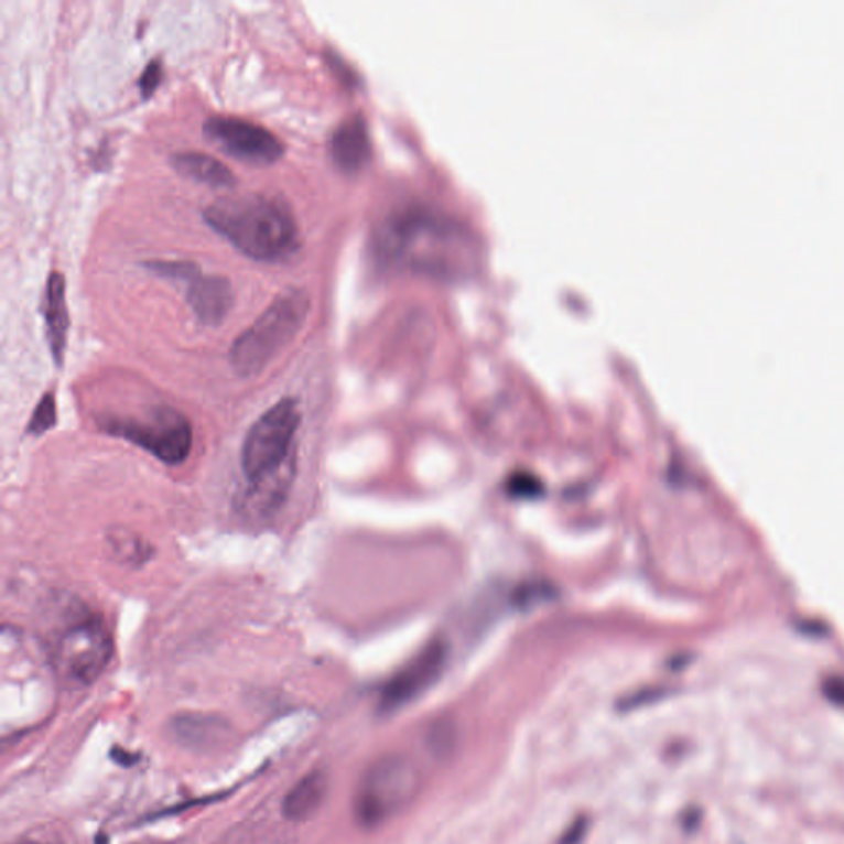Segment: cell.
Here are the masks:
<instances>
[{
    "label": "cell",
    "mask_w": 844,
    "mask_h": 844,
    "mask_svg": "<svg viewBox=\"0 0 844 844\" xmlns=\"http://www.w3.org/2000/svg\"><path fill=\"white\" fill-rule=\"evenodd\" d=\"M371 246L380 264L432 278H468L480 266L478 236L451 213L425 204L388 213L375 228Z\"/></svg>",
    "instance_id": "6da1fadb"
},
{
    "label": "cell",
    "mask_w": 844,
    "mask_h": 844,
    "mask_svg": "<svg viewBox=\"0 0 844 844\" xmlns=\"http://www.w3.org/2000/svg\"><path fill=\"white\" fill-rule=\"evenodd\" d=\"M204 216L218 235L255 261H284L299 249L294 216L278 198L262 194L226 197L212 204Z\"/></svg>",
    "instance_id": "7a4b0ae2"
},
{
    "label": "cell",
    "mask_w": 844,
    "mask_h": 844,
    "mask_svg": "<svg viewBox=\"0 0 844 844\" xmlns=\"http://www.w3.org/2000/svg\"><path fill=\"white\" fill-rule=\"evenodd\" d=\"M311 301L302 289H285L264 314L242 332L229 350V364L242 378L261 374L301 331L307 318Z\"/></svg>",
    "instance_id": "3957f363"
},
{
    "label": "cell",
    "mask_w": 844,
    "mask_h": 844,
    "mask_svg": "<svg viewBox=\"0 0 844 844\" xmlns=\"http://www.w3.org/2000/svg\"><path fill=\"white\" fill-rule=\"evenodd\" d=\"M420 789V772L403 754H388L368 767L355 793V816L365 829H377L403 812Z\"/></svg>",
    "instance_id": "277c9868"
},
{
    "label": "cell",
    "mask_w": 844,
    "mask_h": 844,
    "mask_svg": "<svg viewBox=\"0 0 844 844\" xmlns=\"http://www.w3.org/2000/svg\"><path fill=\"white\" fill-rule=\"evenodd\" d=\"M98 424L106 434L138 445L165 465L184 464L194 445L191 421L171 407L154 408L139 418L105 416Z\"/></svg>",
    "instance_id": "5b68a950"
},
{
    "label": "cell",
    "mask_w": 844,
    "mask_h": 844,
    "mask_svg": "<svg viewBox=\"0 0 844 844\" xmlns=\"http://www.w3.org/2000/svg\"><path fill=\"white\" fill-rule=\"evenodd\" d=\"M115 654V640L105 620L86 614L56 638L53 667L68 686H91L108 668Z\"/></svg>",
    "instance_id": "8992f818"
},
{
    "label": "cell",
    "mask_w": 844,
    "mask_h": 844,
    "mask_svg": "<svg viewBox=\"0 0 844 844\" xmlns=\"http://www.w3.org/2000/svg\"><path fill=\"white\" fill-rule=\"evenodd\" d=\"M301 421V410L294 398H282L256 420L241 447V468L248 481L275 470L294 457L292 444Z\"/></svg>",
    "instance_id": "52a82bcc"
},
{
    "label": "cell",
    "mask_w": 844,
    "mask_h": 844,
    "mask_svg": "<svg viewBox=\"0 0 844 844\" xmlns=\"http://www.w3.org/2000/svg\"><path fill=\"white\" fill-rule=\"evenodd\" d=\"M204 134L216 148L248 164H274L284 154L281 139L245 119L213 116L205 122Z\"/></svg>",
    "instance_id": "ba28073f"
},
{
    "label": "cell",
    "mask_w": 844,
    "mask_h": 844,
    "mask_svg": "<svg viewBox=\"0 0 844 844\" xmlns=\"http://www.w3.org/2000/svg\"><path fill=\"white\" fill-rule=\"evenodd\" d=\"M447 661V645L434 640L404 664L387 684L380 696L381 713H393L413 703L441 678Z\"/></svg>",
    "instance_id": "9c48e42d"
},
{
    "label": "cell",
    "mask_w": 844,
    "mask_h": 844,
    "mask_svg": "<svg viewBox=\"0 0 844 844\" xmlns=\"http://www.w3.org/2000/svg\"><path fill=\"white\" fill-rule=\"evenodd\" d=\"M295 470L297 465H295L294 455L275 470L248 481V488L239 504L241 513L255 520L272 517L288 498L289 490L294 484Z\"/></svg>",
    "instance_id": "30bf717a"
},
{
    "label": "cell",
    "mask_w": 844,
    "mask_h": 844,
    "mask_svg": "<svg viewBox=\"0 0 844 844\" xmlns=\"http://www.w3.org/2000/svg\"><path fill=\"white\" fill-rule=\"evenodd\" d=\"M187 284V301L198 321L208 327L221 324L235 305V292L228 279L201 272Z\"/></svg>",
    "instance_id": "8fae6325"
},
{
    "label": "cell",
    "mask_w": 844,
    "mask_h": 844,
    "mask_svg": "<svg viewBox=\"0 0 844 844\" xmlns=\"http://www.w3.org/2000/svg\"><path fill=\"white\" fill-rule=\"evenodd\" d=\"M370 132L364 116H350L332 132V161L340 171H360L370 159Z\"/></svg>",
    "instance_id": "7c38bea8"
},
{
    "label": "cell",
    "mask_w": 844,
    "mask_h": 844,
    "mask_svg": "<svg viewBox=\"0 0 844 844\" xmlns=\"http://www.w3.org/2000/svg\"><path fill=\"white\" fill-rule=\"evenodd\" d=\"M43 315H45L50 351L55 364L62 367L66 340H68L69 317L68 307H66L65 278L59 272H52L46 282Z\"/></svg>",
    "instance_id": "4fadbf2b"
},
{
    "label": "cell",
    "mask_w": 844,
    "mask_h": 844,
    "mask_svg": "<svg viewBox=\"0 0 844 844\" xmlns=\"http://www.w3.org/2000/svg\"><path fill=\"white\" fill-rule=\"evenodd\" d=\"M325 796H327V777L315 770L292 787L282 802V813L291 822H304L321 809Z\"/></svg>",
    "instance_id": "5bb4252c"
},
{
    "label": "cell",
    "mask_w": 844,
    "mask_h": 844,
    "mask_svg": "<svg viewBox=\"0 0 844 844\" xmlns=\"http://www.w3.org/2000/svg\"><path fill=\"white\" fill-rule=\"evenodd\" d=\"M172 164L185 177L215 188L231 187L236 178L218 159L204 152H178L172 155Z\"/></svg>",
    "instance_id": "9a60e30c"
},
{
    "label": "cell",
    "mask_w": 844,
    "mask_h": 844,
    "mask_svg": "<svg viewBox=\"0 0 844 844\" xmlns=\"http://www.w3.org/2000/svg\"><path fill=\"white\" fill-rule=\"evenodd\" d=\"M56 420H58V411H56V398L55 394H43L42 400L36 404L35 411L30 418L29 425H26V432L32 435H43L48 432L50 429L55 428Z\"/></svg>",
    "instance_id": "2e32d148"
},
{
    "label": "cell",
    "mask_w": 844,
    "mask_h": 844,
    "mask_svg": "<svg viewBox=\"0 0 844 844\" xmlns=\"http://www.w3.org/2000/svg\"><path fill=\"white\" fill-rule=\"evenodd\" d=\"M144 266L154 274L182 282L192 281L202 272L201 266L187 261H149Z\"/></svg>",
    "instance_id": "e0dca14e"
},
{
    "label": "cell",
    "mask_w": 844,
    "mask_h": 844,
    "mask_svg": "<svg viewBox=\"0 0 844 844\" xmlns=\"http://www.w3.org/2000/svg\"><path fill=\"white\" fill-rule=\"evenodd\" d=\"M162 78H164V65H162L161 58L151 59L145 66L144 72L139 76V89H141L142 98H151L154 95L155 89L161 86Z\"/></svg>",
    "instance_id": "ac0fdd59"
},
{
    "label": "cell",
    "mask_w": 844,
    "mask_h": 844,
    "mask_svg": "<svg viewBox=\"0 0 844 844\" xmlns=\"http://www.w3.org/2000/svg\"><path fill=\"white\" fill-rule=\"evenodd\" d=\"M132 540H134V538H131L129 541H125L118 537V541H116V550H118L119 556L125 558V560L131 561V563H136V561H141L142 563V561L148 558L149 548L145 547L142 541H138V543L131 548Z\"/></svg>",
    "instance_id": "d6986e66"
},
{
    "label": "cell",
    "mask_w": 844,
    "mask_h": 844,
    "mask_svg": "<svg viewBox=\"0 0 844 844\" xmlns=\"http://www.w3.org/2000/svg\"><path fill=\"white\" fill-rule=\"evenodd\" d=\"M511 491L520 497H534L540 494V481L534 480L533 477L527 474L517 475L511 478Z\"/></svg>",
    "instance_id": "ffe728a7"
},
{
    "label": "cell",
    "mask_w": 844,
    "mask_h": 844,
    "mask_svg": "<svg viewBox=\"0 0 844 844\" xmlns=\"http://www.w3.org/2000/svg\"><path fill=\"white\" fill-rule=\"evenodd\" d=\"M587 832V822L586 819H580L576 820V822L573 823V825L570 826V829L566 830V833L563 835V840H561V844H580L583 842L584 835H586Z\"/></svg>",
    "instance_id": "44dd1931"
},
{
    "label": "cell",
    "mask_w": 844,
    "mask_h": 844,
    "mask_svg": "<svg viewBox=\"0 0 844 844\" xmlns=\"http://www.w3.org/2000/svg\"><path fill=\"white\" fill-rule=\"evenodd\" d=\"M19 844H53V843H46V842H35V840H29V842H22Z\"/></svg>",
    "instance_id": "7402d4cb"
}]
</instances>
